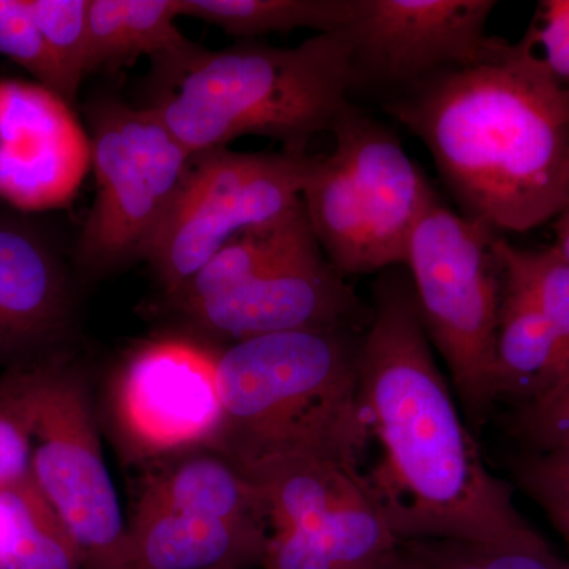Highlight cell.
<instances>
[{
    "label": "cell",
    "mask_w": 569,
    "mask_h": 569,
    "mask_svg": "<svg viewBox=\"0 0 569 569\" xmlns=\"http://www.w3.org/2000/svg\"><path fill=\"white\" fill-rule=\"evenodd\" d=\"M359 400L377 448L361 481L399 542L539 539L493 477L441 376L410 277L383 271L358 350Z\"/></svg>",
    "instance_id": "1"
},
{
    "label": "cell",
    "mask_w": 569,
    "mask_h": 569,
    "mask_svg": "<svg viewBox=\"0 0 569 569\" xmlns=\"http://www.w3.org/2000/svg\"><path fill=\"white\" fill-rule=\"evenodd\" d=\"M385 110L421 140L467 219L523 233L569 194V88L522 43L501 61L432 74Z\"/></svg>",
    "instance_id": "2"
},
{
    "label": "cell",
    "mask_w": 569,
    "mask_h": 569,
    "mask_svg": "<svg viewBox=\"0 0 569 569\" xmlns=\"http://www.w3.org/2000/svg\"><path fill=\"white\" fill-rule=\"evenodd\" d=\"M148 104L192 156L242 137L279 141L307 156L316 134L331 130L350 104L356 73L343 31L317 33L295 48L241 40L222 51L194 43L153 61Z\"/></svg>",
    "instance_id": "3"
},
{
    "label": "cell",
    "mask_w": 569,
    "mask_h": 569,
    "mask_svg": "<svg viewBox=\"0 0 569 569\" xmlns=\"http://www.w3.org/2000/svg\"><path fill=\"white\" fill-rule=\"evenodd\" d=\"M356 329L239 340L216 356L223 426L217 441L241 470L277 456H316L361 473L369 433L359 400Z\"/></svg>",
    "instance_id": "4"
},
{
    "label": "cell",
    "mask_w": 569,
    "mask_h": 569,
    "mask_svg": "<svg viewBox=\"0 0 569 569\" xmlns=\"http://www.w3.org/2000/svg\"><path fill=\"white\" fill-rule=\"evenodd\" d=\"M331 132L335 151L312 157L301 197L326 260L342 277L406 266L436 190L399 138L353 104Z\"/></svg>",
    "instance_id": "5"
},
{
    "label": "cell",
    "mask_w": 569,
    "mask_h": 569,
    "mask_svg": "<svg viewBox=\"0 0 569 569\" xmlns=\"http://www.w3.org/2000/svg\"><path fill=\"white\" fill-rule=\"evenodd\" d=\"M500 233L451 211L440 198L419 220L406 266L422 325L447 362L463 418L481 432L497 402L496 336L503 261Z\"/></svg>",
    "instance_id": "6"
},
{
    "label": "cell",
    "mask_w": 569,
    "mask_h": 569,
    "mask_svg": "<svg viewBox=\"0 0 569 569\" xmlns=\"http://www.w3.org/2000/svg\"><path fill=\"white\" fill-rule=\"evenodd\" d=\"M0 388L28 426L33 485L69 531L84 569H133L129 527L81 377L58 355L7 370Z\"/></svg>",
    "instance_id": "7"
},
{
    "label": "cell",
    "mask_w": 569,
    "mask_h": 569,
    "mask_svg": "<svg viewBox=\"0 0 569 569\" xmlns=\"http://www.w3.org/2000/svg\"><path fill=\"white\" fill-rule=\"evenodd\" d=\"M89 119L97 193L77 260L108 271L148 257L193 156L152 108L102 97L89 108Z\"/></svg>",
    "instance_id": "8"
},
{
    "label": "cell",
    "mask_w": 569,
    "mask_h": 569,
    "mask_svg": "<svg viewBox=\"0 0 569 569\" xmlns=\"http://www.w3.org/2000/svg\"><path fill=\"white\" fill-rule=\"evenodd\" d=\"M241 471L268 515L264 569H377L399 548L358 471L299 455Z\"/></svg>",
    "instance_id": "9"
},
{
    "label": "cell",
    "mask_w": 569,
    "mask_h": 569,
    "mask_svg": "<svg viewBox=\"0 0 569 569\" xmlns=\"http://www.w3.org/2000/svg\"><path fill=\"white\" fill-rule=\"evenodd\" d=\"M312 156L283 151L193 156L189 174L146 260L173 296L228 242L302 203Z\"/></svg>",
    "instance_id": "10"
},
{
    "label": "cell",
    "mask_w": 569,
    "mask_h": 569,
    "mask_svg": "<svg viewBox=\"0 0 569 569\" xmlns=\"http://www.w3.org/2000/svg\"><path fill=\"white\" fill-rule=\"evenodd\" d=\"M492 0H355L342 29L359 84L410 88L451 69L501 61L512 50L489 36Z\"/></svg>",
    "instance_id": "11"
},
{
    "label": "cell",
    "mask_w": 569,
    "mask_h": 569,
    "mask_svg": "<svg viewBox=\"0 0 569 569\" xmlns=\"http://www.w3.org/2000/svg\"><path fill=\"white\" fill-rule=\"evenodd\" d=\"M114 407L123 437L140 455L217 441L223 408L216 356L187 340L144 343L119 373Z\"/></svg>",
    "instance_id": "12"
},
{
    "label": "cell",
    "mask_w": 569,
    "mask_h": 569,
    "mask_svg": "<svg viewBox=\"0 0 569 569\" xmlns=\"http://www.w3.org/2000/svg\"><path fill=\"white\" fill-rule=\"evenodd\" d=\"M183 313L211 335L239 340L307 329L358 328L362 309L326 260L313 230L230 293Z\"/></svg>",
    "instance_id": "13"
},
{
    "label": "cell",
    "mask_w": 569,
    "mask_h": 569,
    "mask_svg": "<svg viewBox=\"0 0 569 569\" xmlns=\"http://www.w3.org/2000/svg\"><path fill=\"white\" fill-rule=\"evenodd\" d=\"M91 168L73 107L39 82L0 80V198L21 211L69 204Z\"/></svg>",
    "instance_id": "14"
},
{
    "label": "cell",
    "mask_w": 569,
    "mask_h": 569,
    "mask_svg": "<svg viewBox=\"0 0 569 569\" xmlns=\"http://www.w3.org/2000/svg\"><path fill=\"white\" fill-rule=\"evenodd\" d=\"M71 317L69 276L54 247L29 224L0 220V367L61 355Z\"/></svg>",
    "instance_id": "15"
},
{
    "label": "cell",
    "mask_w": 569,
    "mask_h": 569,
    "mask_svg": "<svg viewBox=\"0 0 569 569\" xmlns=\"http://www.w3.org/2000/svg\"><path fill=\"white\" fill-rule=\"evenodd\" d=\"M269 531L182 511L144 490L129 527L133 569L263 567Z\"/></svg>",
    "instance_id": "16"
},
{
    "label": "cell",
    "mask_w": 569,
    "mask_h": 569,
    "mask_svg": "<svg viewBox=\"0 0 569 569\" xmlns=\"http://www.w3.org/2000/svg\"><path fill=\"white\" fill-rule=\"evenodd\" d=\"M498 252L503 261V290L493 370L497 400H518L520 408L537 406L559 388L563 355L503 236L498 239Z\"/></svg>",
    "instance_id": "17"
},
{
    "label": "cell",
    "mask_w": 569,
    "mask_h": 569,
    "mask_svg": "<svg viewBox=\"0 0 569 569\" xmlns=\"http://www.w3.org/2000/svg\"><path fill=\"white\" fill-rule=\"evenodd\" d=\"M178 17L181 0H91L88 74L189 51L194 43L179 31Z\"/></svg>",
    "instance_id": "18"
},
{
    "label": "cell",
    "mask_w": 569,
    "mask_h": 569,
    "mask_svg": "<svg viewBox=\"0 0 569 569\" xmlns=\"http://www.w3.org/2000/svg\"><path fill=\"white\" fill-rule=\"evenodd\" d=\"M146 490L182 511L269 531L263 498L228 459L193 456L153 479Z\"/></svg>",
    "instance_id": "19"
},
{
    "label": "cell",
    "mask_w": 569,
    "mask_h": 569,
    "mask_svg": "<svg viewBox=\"0 0 569 569\" xmlns=\"http://www.w3.org/2000/svg\"><path fill=\"white\" fill-rule=\"evenodd\" d=\"M0 569H84L69 531L32 478L0 490Z\"/></svg>",
    "instance_id": "20"
},
{
    "label": "cell",
    "mask_w": 569,
    "mask_h": 569,
    "mask_svg": "<svg viewBox=\"0 0 569 569\" xmlns=\"http://www.w3.org/2000/svg\"><path fill=\"white\" fill-rule=\"evenodd\" d=\"M353 10L355 0H181V17L216 24L241 40L296 29L342 31Z\"/></svg>",
    "instance_id": "21"
},
{
    "label": "cell",
    "mask_w": 569,
    "mask_h": 569,
    "mask_svg": "<svg viewBox=\"0 0 569 569\" xmlns=\"http://www.w3.org/2000/svg\"><path fill=\"white\" fill-rule=\"evenodd\" d=\"M427 569H569L545 539L519 542L407 541Z\"/></svg>",
    "instance_id": "22"
},
{
    "label": "cell",
    "mask_w": 569,
    "mask_h": 569,
    "mask_svg": "<svg viewBox=\"0 0 569 569\" xmlns=\"http://www.w3.org/2000/svg\"><path fill=\"white\" fill-rule=\"evenodd\" d=\"M33 18L61 70L71 100L88 77L91 0H29Z\"/></svg>",
    "instance_id": "23"
},
{
    "label": "cell",
    "mask_w": 569,
    "mask_h": 569,
    "mask_svg": "<svg viewBox=\"0 0 569 569\" xmlns=\"http://www.w3.org/2000/svg\"><path fill=\"white\" fill-rule=\"evenodd\" d=\"M509 250L529 279L538 305L548 318L563 355L559 388L548 399L542 400L541 403H545L569 388V263L553 246L541 250H526L509 242Z\"/></svg>",
    "instance_id": "24"
},
{
    "label": "cell",
    "mask_w": 569,
    "mask_h": 569,
    "mask_svg": "<svg viewBox=\"0 0 569 569\" xmlns=\"http://www.w3.org/2000/svg\"><path fill=\"white\" fill-rule=\"evenodd\" d=\"M0 54L28 70L36 82L73 107L66 80L41 36L29 0H0Z\"/></svg>",
    "instance_id": "25"
},
{
    "label": "cell",
    "mask_w": 569,
    "mask_h": 569,
    "mask_svg": "<svg viewBox=\"0 0 569 569\" xmlns=\"http://www.w3.org/2000/svg\"><path fill=\"white\" fill-rule=\"evenodd\" d=\"M520 43L569 88V0L539 2L537 17Z\"/></svg>",
    "instance_id": "26"
},
{
    "label": "cell",
    "mask_w": 569,
    "mask_h": 569,
    "mask_svg": "<svg viewBox=\"0 0 569 569\" xmlns=\"http://www.w3.org/2000/svg\"><path fill=\"white\" fill-rule=\"evenodd\" d=\"M32 478L31 440L20 410L0 388V490Z\"/></svg>",
    "instance_id": "27"
},
{
    "label": "cell",
    "mask_w": 569,
    "mask_h": 569,
    "mask_svg": "<svg viewBox=\"0 0 569 569\" xmlns=\"http://www.w3.org/2000/svg\"><path fill=\"white\" fill-rule=\"evenodd\" d=\"M515 429L537 452L569 448V388L548 402L520 408Z\"/></svg>",
    "instance_id": "28"
},
{
    "label": "cell",
    "mask_w": 569,
    "mask_h": 569,
    "mask_svg": "<svg viewBox=\"0 0 569 569\" xmlns=\"http://www.w3.org/2000/svg\"><path fill=\"white\" fill-rule=\"evenodd\" d=\"M520 488L535 501L559 500L569 503V448L535 452L516 463Z\"/></svg>",
    "instance_id": "29"
},
{
    "label": "cell",
    "mask_w": 569,
    "mask_h": 569,
    "mask_svg": "<svg viewBox=\"0 0 569 569\" xmlns=\"http://www.w3.org/2000/svg\"><path fill=\"white\" fill-rule=\"evenodd\" d=\"M539 507L545 509L552 526L563 537L569 549V503L559 500H541L537 501Z\"/></svg>",
    "instance_id": "30"
},
{
    "label": "cell",
    "mask_w": 569,
    "mask_h": 569,
    "mask_svg": "<svg viewBox=\"0 0 569 569\" xmlns=\"http://www.w3.org/2000/svg\"><path fill=\"white\" fill-rule=\"evenodd\" d=\"M377 569H427L425 563L410 552L403 545L388 557Z\"/></svg>",
    "instance_id": "31"
},
{
    "label": "cell",
    "mask_w": 569,
    "mask_h": 569,
    "mask_svg": "<svg viewBox=\"0 0 569 569\" xmlns=\"http://www.w3.org/2000/svg\"><path fill=\"white\" fill-rule=\"evenodd\" d=\"M553 230H556V249L559 250L561 257L569 263V194L567 203L556 217Z\"/></svg>",
    "instance_id": "32"
}]
</instances>
